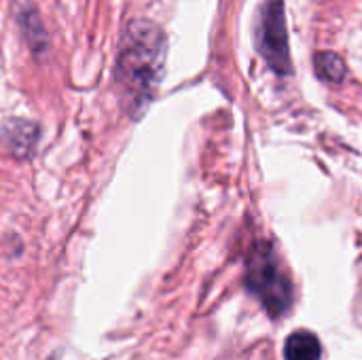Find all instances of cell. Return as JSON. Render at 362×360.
<instances>
[{
	"label": "cell",
	"mask_w": 362,
	"mask_h": 360,
	"mask_svg": "<svg viewBox=\"0 0 362 360\" xmlns=\"http://www.w3.org/2000/svg\"><path fill=\"white\" fill-rule=\"evenodd\" d=\"M316 74L327 83H341L346 79V62L333 51H320L314 55Z\"/></svg>",
	"instance_id": "7"
},
{
	"label": "cell",
	"mask_w": 362,
	"mask_h": 360,
	"mask_svg": "<svg viewBox=\"0 0 362 360\" xmlns=\"http://www.w3.org/2000/svg\"><path fill=\"white\" fill-rule=\"evenodd\" d=\"M168 40L163 30L148 19H134L119 42L115 83L123 110L138 121L157 95L163 76Z\"/></svg>",
	"instance_id": "1"
},
{
	"label": "cell",
	"mask_w": 362,
	"mask_h": 360,
	"mask_svg": "<svg viewBox=\"0 0 362 360\" xmlns=\"http://www.w3.org/2000/svg\"><path fill=\"white\" fill-rule=\"evenodd\" d=\"M246 286L257 295L272 318H280L293 306V286L286 278L274 248L269 244H259L246 265Z\"/></svg>",
	"instance_id": "2"
},
{
	"label": "cell",
	"mask_w": 362,
	"mask_h": 360,
	"mask_svg": "<svg viewBox=\"0 0 362 360\" xmlns=\"http://www.w3.org/2000/svg\"><path fill=\"white\" fill-rule=\"evenodd\" d=\"M257 49L265 64L276 74H291V49H288V30L282 0H267L261 8V19L257 28Z\"/></svg>",
	"instance_id": "3"
},
{
	"label": "cell",
	"mask_w": 362,
	"mask_h": 360,
	"mask_svg": "<svg viewBox=\"0 0 362 360\" xmlns=\"http://www.w3.org/2000/svg\"><path fill=\"white\" fill-rule=\"evenodd\" d=\"M322 346L318 337L310 331H295L284 344L286 360H320Z\"/></svg>",
	"instance_id": "5"
},
{
	"label": "cell",
	"mask_w": 362,
	"mask_h": 360,
	"mask_svg": "<svg viewBox=\"0 0 362 360\" xmlns=\"http://www.w3.org/2000/svg\"><path fill=\"white\" fill-rule=\"evenodd\" d=\"M40 138L38 123L30 119H8L0 127V142L15 159H30Z\"/></svg>",
	"instance_id": "4"
},
{
	"label": "cell",
	"mask_w": 362,
	"mask_h": 360,
	"mask_svg": "<svg viewBox=\"0 0 362 360\" xmlns=\"http://www.w3.org/2000/svg\"><path fill=\"white\" fill-rule=\"evenodd\" d=\"M19 25H21L23 38L28 40L30 49L36 53H42L47 49V34H45L42 21H40L36 8H32V6L23 8L19 13Z\"/></svg>",
	"instance_id": "6"
}]
</instances>
